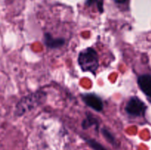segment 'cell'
<instances>
[{
  "label": "cell",
  "instance_id": "9c48e42d",
  "mask_svg": "<svg viewBox=\"0 0 151 150\" xmlns=\"http://www.w3.org/2000/svg\"><path fill=\"white\" fill-rule=\"evenodd\" d=\"M102 132H103V135H104V137L107 139L108 141H109L111 144H114V138L111 134L110 132H109L106 129H102Z\"/></svg>",
  "mask_w": 151,
  "mask_h": 150
},
{
  "label": "cell",
  "instance_id": "3957f363",
  "mask_svg": "<svg viewBox=\"0 0 151 150\" xmlns=\"http://www.w3.org/2000/svg\"><path fill=\"white\" fill-rule=\"evenodd\" d=\"M147 107L145 104L138 97L134 96L128 101L125 111L128 115L132 116H144Z\"/></svg>",
  "mask_w": 151,
  "mask_h": 150
},
{
  "label": "cell",
  "instance_id": "8fae6325",
  "mask_svg": "<svg viewBox=\"0 0 151 150\" xmlns=\"http://www.w3.org/2000/svg\"><path fill=\"white\" fill-rule=\"evenodd\" d=\"M116 3H119V4H123V3L126 2L128 0H114Z\"/></svg>",
  "mask_w": 151,
  "mask_h": 150
},
{
  "label": "cell",
  "instance_id": "52a82bcc",
  "mask_svg": "<svg viewBox=\"0 0 151 150\" xmlns=\"http://www.w3.org/2000/svg\"><path fill=\"white\" fill-rule=\"evenodd\" d=\"M99 122L95 118L92 117V116H87L86 119L83 121L82 123V126L84 129H88L90 126H96L97 128H98Z\"/></svg>",
  "mask_w": 151,
  "mask_h": 150
},
{
  "label": "cell",
  "instance_id": "ba28073f",
  "mask_svg": "<svg viewBox=\"0 0 151 150\" xmlns=\"http://www.w3.org/2000/svg\"><path fill=\"white\" fill-rule=\"evenodd\" d=\"M86 142L94 150H107L103 145L99 144L95 140L88 139L86 140Z\"/></svg>",
  "mask_w": 151,
  "mask_h": 150
},
{
  "label": "cell",
  "instance_id": "30bf717a",
  "mask_svg": "<svg viewBox=\"0 0 151 150\" xmlns=\"http://www.w3.org/2000/svg\"><path fill=\"white\" fill-rule=\"evenodd\" d=\"M98 1L99 0H86V4L88 6H91L92 5L94 2L97 3V1Z\"/></svg>",
  "mask_w": 151,
  "mask_h": 150
},
{
  "label": "cell",
  "instance_id": "6da1fadb",
  "mask_svg": "<svg viewBox=\"0 0 151 150\" xmlns=\"http://www.w3.org/2000/svg\"><path fill=\"white\" fill-rule=\"evenodd\" d=\"M46 94L42 91L32 93L28 94L26 96L23 97L16 104L15 115L21 116L25 114L28 111H30L32 109L39 106L45 100Z\"/></svg>",
  "mask_w": 151,
  "mask_h": 150
},
{
  "label": "cell",
  "instance_id": "5b68a950",
  "mask_svg": "<svg viewBox=\"0 0 151 150\" xmlns=\"http://www.w3.org/2000/svg\"><path fill=\"white\" fill-rule=\"evenodd\" d=\"M138 85L141 91L151 101V75L144 74L138 78Z\"/></svg>",
  "mask_w": 151,
  "mask_h": 150
},
{
  "label": "cell",
  "instance_id": "277c9868",
  "mask_svg": "<svg viewBox=\"0 0 151 150\" xmlns=\"http://www.w3.org/2000/svg\"><path fill=\"white\" fill-rule=\"evenodd\" d=\"M82 99L88 107L96 111H101L103 108V103L101 99L94 94H86L82 96Z\"/></svg>",
  "mask_w": 151,
  "mask_h": 150
},
{
  "label": "cell",
  "instance_id": "7a4b0ae2",
  "mask_svg": "<svg viewBox=\"0 0 151 150\" xmlns=\"http://www.w3.org/2000/svg\"><path fill=\"white\" fill-rule=\"evenodd\" d=\"M78 61L83 71H88L95 74L99 67V57L94 49L87 48L81 51Z\"/></svg>",
  "mask_w": 151,
  "mask_h": 150
},
{
  "label": "cell",
  "instance_id": "8992f818",
  "mask_svg": "<svg viewBox=\"0 0 151 150\" xmlns=\"http://www.w3.org/2000/svg\"><path fill=\"white\" fill-rule=\"evenodd\" d=\"M45 44L50 48H58L62 46L65 44V40L63 38H54L49 33L45 34Z\"/></svg>",
  "mask_w": 151,
  "mask_h": 150
}]
</instances>
